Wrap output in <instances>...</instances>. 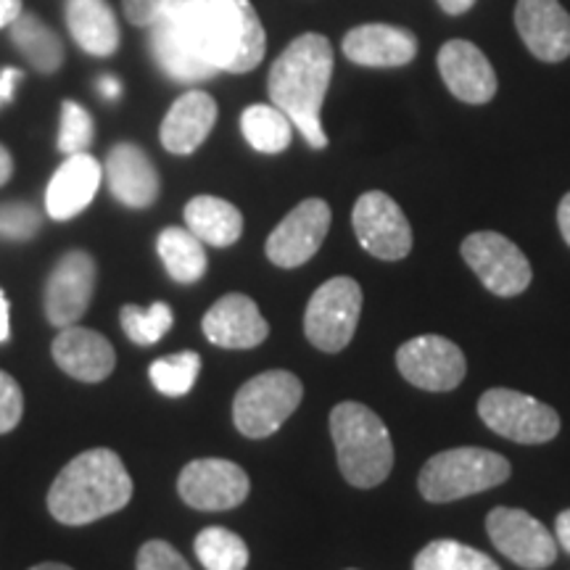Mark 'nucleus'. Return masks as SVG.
<instances>
[{
    "label": "nucleus",
    "instance_id": "1",
    "mask_svg": "<svg viewBox=\"0 0 570 570\" xmlns=\"http://www.w3.org/2000/svg\"><path fill=\"white\" fill-rule=\"evenodd\" d=\"M151 51L173 80L202 82L259 67L267 35L248 0H173L151 24Z\"/></svg>",
    "mask_w": 570,
    "mask_h": 570
},
{
    "label": "nucleus",
    "instance_id": "2",
    "mask_svg": "<svg viewBox=\"0 0 570 570\" xmlns=\"http://www.w3.org/2000/svg\"><path fill=\"white\" fill-rule=\"evenodd\" d=\"M333 77V46L325 35L306 32L277 56L269 69V98L312 148H325L327 135L320 122L325 92Z\"/></svg>",
    "mask_w": 570,
    "mask_h": 570
},
{
    "label": "nucleus",
    "instance_id": "3",
    "mask_svg": "<svg viewBox=\"0 0 570 570\" xmlns=\"http://www.w3.org/2000/svg\"><path fill=\"white\" fill-rule=\"evenodd\" d=\"M132 499V479L114 449L82 452L56 475L48 510L63 525H88L114 515Z\"/></svg>",
    "mask_w": 570,
    "mask_h": 570
},
{
    "label": "nucleus",
    "instance_id": "4",
    "mask_svg": "<svg viewBox=\"0 0 570 570\" xmlns=\"http://www.w3.org/2000/svg\"><path fill=\"white\" fill-rule=\"evenodd\" d=\"M331 436L338 468L356 489H373L394 468V441L386 423L360 402H341L331 412Z\"/></svg>",
    "mask_w": 570,
    "mask_h": 570
},
{
    "label": "nucleus",
    "instance_id": "5",
    "mask_svg": "<svg viewBox=\"0 0 570 570\" xmlns=\"http://www.w3.org/2000/svg\"><path fill=\"white\" fill-rule=\"evenodd\" d=\"M510 473V462L502 454L481 446H458L428 460L417 487L428 502L444 504L494 489L508 481Z\"/></svg>",
    "mask_w": 570,
    "mask_h": 570
},
{
    "label": "nucleus",
    "instance_id": "6",
    "mask_svg": "<svg viewBox=\"0 0 570 570\" xmlns=\"http://www.w3.org/2000/svg\"><path fill=\"white\" fill-rule=\"evenodd\" d=\"M304 386L288 370H267L240 386L233 402L235 428L248 439H267L294 415Z\"/></svg>",
    "mask_w": 570,
    "mask_h": 570
},
{
    "label": "nucleus",
    "instance_id": "7",
    "mask_svg": "<svg viewBox=\"0 0 570 570\" xmlns=\"http://www.w3.org/2000/svg\"><path fill=\"white\" fill-rule=\"evenodd\" d=\"M362 315V288L354 277H331L312 294L304 333L320 352L336 354L352 344Z\"/></svg>",
    "mask_w": 570,
    "mask_h": 570
},
{
    "label": "nucleus",
    "instance_id": "8",
    "mask_svg": "<svg viewBox=\"0 0 570 570\" xmlns=\"http://www.w3.org/2000/svg\"><path fill=\"white\" fill-rule=\"evenodd\" d=\"M487 428L518 444H547L560 433V415L550 404L512 389H491L479 399Z\"/></svg>",
    "mask_w": 570,
    "mask_h": 570
},
{
    "label": "nucleus",
    "instance_id": "9",
    "mask_svg": "<svg viewBox=\"0 0 570 570\" xmlns=\"http://www.w3.org/2000/svg\"><path fill=\"white\" fill-rule=\"evenodd\" d=\"M462 259L481 277L494 296H518L531 285V265L525 254L504 235L481 230L462 240Z\"/></svg>",
    "mask_w": 570,
    "mask_h": 570
},
{
    "label": "nucleus",
    "instance_id": "10",
    "mask_svg": "<svg viewBox=\"0 0 570 570\" xmlns=\"http://www.w3.org/2000/svg\"><path fill=\"white\" fill-rule=\"evenodd\" d=\"M352 225L356 240L375 259L399 262L412 252V227L402 206L383 190H370L354 204Z\"/></svg>",
    "mask_w": 570,
    "mask_h": 570
},
{
    "label": "nucleus",
    "instance_id": "11",
    "mask_svg": "<svg viewBox=\"0 0 570 570\" xmlns=\"http://www.w3.org/2000/svg\"><path fill=\"white\" fill-rule=\"evenodd\" d=\"M491 544L525 570H544L558 560V539L525 510L494 508L487 518Z\"/></svg>",
    "mask_w": 570,
    "mask_h": 570
},
{
    "label": "nucleus",
    "instance_id": "12",
    "mask_svg": "<svg viewBox=\"0 0 570 570\" xmlns=\"http://www.w3.org/2000/svg\"><path fill=\"white\" fill-rule=\"evenodd\" d=\"M183 502L194 510L223 512L233 510L246 502L252 483H248L246 470L230 460H194L183 468L180 481H177Z\"/></svg>",
    "mask_w": 570,
    "mask_h": 570
},
{
    "label": "nucleus",
    "instance_id": "13",
    "mask_svg": "<svg viewBox=\"0 0 570 570\" xmlns=\"http://www.w3.org/2000/svg\"><path fill=\"white\" fill-rule=\"evenodd\" d=\"M396 367L412 386L423 391H454L468 373L465 354L444 336L410 338L399 346Z\"/></svg>",
    "mask_w": 570,
    "mask_h": 570
},
{
    "label": "nucleus",
    "instance_id": "14",
    "mask_svg": "<svg viewBox=\"0 0 570 570\" xmlns=\"http://www.w3.org/2000/svg\"><path fill=\"white\" fill-rule=\"evenodd\" d=\"M331 206L323 198H306L294 212L285 214L281 225L267 238V259L275 267L294 269L312 259L331 230Z\"/></svg>",
    "mask_w": 570,
    "mask_h": 570
},
{
    "label": "nucleus",
    "instance_id": "15",
    "mask_svg": "<svg viewBox=\"0 0 570 570\" xmlns=\"http://www.w3.org/2000/svg\"><path fill=\"white\" fill-rule=\"evenodd\" d=\"M96 291V262L88 252L63 254L46 283V317L56 327L75 325L88 312Z\"/></svg>",
    "mask_w": 570,
    "mask_h": 570
},
{
    "label": "nucleus",
    "instance_id": "16",
    "mask_svg": "<svg viewBox=\"0 0 570 570\" xmlns=\"http://www.w3.org/2000/svg\"><path fill=\"white\" fill-rule=\"evenodd\" d=\"M515 27L537 59L560 63L570 56V13L560 0H518Z\"/></svg>",
    "mask_w": 570,
    "mask_h": 570
},
{
    "label": "nucleus",
    "instance_id": "17",
    "mask_svg": "<svg viewBox=\"0 0 570 570\" xmlns=\"http://www.w3.org/2000/svg\"><path fill=\"white\" fill-rule=\"evenodd\" d=\"M439 71L460 101L481 106L497 96V71L481 48L470 40L444 42L439 51Z\"/></svg>",
    "mask_w": 570,
    "mask_h": 570
},
{
    "label": "nucleus",
    "instance_id": "18",
    "mask_svg": "<svg viewBox=\"0 0 570 570\" xmlns=\"http://www.w3.org/2000/svg\"><path fill=\"white\" fill-rule=\"evenodd\" d=\"M104 180L101 161L85 154H71L56 169L46 190V212L56 223H67L90 206Z\"/></svg>",
    "mask_w": 570,
    "mask_h": 570
},
{
    "label": "nucleus",
    "instance_id": "19",
    "mask_svg": "<svg viewBox=\"0 0 570 570\" xmlns=\"http://www.w3.org/2000/svg\"><path fill=\"white\" fill-rule=\"evenodd\" d=\"M111 196L130 209H148L159 198L161 183L154 161L132 142H119L106 156L104 167Z\"/></svg>",
    "mask_w": 570,
    "mask_h": 570
},
{
    "label": "nucleus",
    "instance_id": "20",
    "mask_svg": "<svg viewBox=\"0 0 570 570\" xmlns=\"http://www.w3.org/2000/svg\"><path fill=\"white\" fill-rule=\"evenodd\" d=\"M204 336L223 348H254L269 336L267 320L262 317L254 298L227 294L204 315Z\"/></svg>",
    "mask_w": 570,
    "mask_h": 570
},
{
    "label": "nucleus",
    "instance_id": "21",
    "mask_svg": "<svg viewBox=\"0 0 570 570\" xmlns=\"http://www.w3.org/2000/svg\"><path fill=\"white\" fill-rule=\"evenodd\" d=\"M53 360L63 373L82 383H101L117 367V352L101 333L67 325L53 341Z\"/></svg>",
    "mask_w": 570,
    "mask_h": 570
},
{
    "label": "nucleus",
    "instance_id": "22",
    "mask_svg": "<svg viewBox=\"0 0 570 570\" xmlns=\"http://www.w3.org/2000/svg\"><path fill=\"white\" fill-rule=\"evenodd\" d=\"M341 48H344V56L352 63L373 69L404 67L417 56L415 35L391 24L354 27Z\"/></svg>",
    "mask_w": 570,
    "mask_h": 570
},
{
    "label": "nucleus",
    "instance_id": "23",
    "mask_svg": "<svg viewBox=\"0 0 570 570\" xmlns=\"http://www.w3.org/2000/svg\"><path fill=\"white\" fill-rule=\"evenodd\" d=\"M214 122H217V101L209 92H183L161 122V146L177 156L194 154L209 138Z\"/></svg>",
    "mask_w": 570,
    "mask_h": 570
},
{
    "label": "nucleus",
    "instance_id": "24",
    "mask_svg": "<svg viewBox=\"0 0 570 570\" xmlns=\"http://www.w3.org/2000/svg\"><path fill=\"white\" fill-rule=\"evenodd\" d=\"M67 27L85 53H117L119 24L106 0H67Z\"/></svg>",
    "mask_w": 570,
    "mask_h": 570
},
{
    "label": "nucleus",
    "instance_id": "25",
    "mask_svg": "<svg viewBox=\"0 0 570 570\" xmlns=\"http://www.w3.org/2000/svg\"><path fill=\"white\" fill-rule=\"evenodd\" d=\"M185 225L204 246L227 248L244 233V214L225 198L196 196L185 206Z\"/></svg>",
    "mask_w": 570,
    "mask_h": 570
},
{
    "label": "nucleus",
    "instance_id": "26",
    "mask_svg": "<svg viewBox=\"0 0 570 570\" xmlns=\"http://www.w3.org/2000/svg\"><path fill=\"white\" fill-rule=\"evenodd\" d=\"M13 48L24 56L32 69L40 75H53L63 61V46L51 27L46 21L35 17V13H21V17L9 27Z\"/></svg>",
    "mask_w": 570,
    "mask_h": 570
},
{
    "label": "nucleus",
    "instance_id": "27",
    "mask_svg": "<svg viewBox=\"0 0 570 570\" xmlns=\"http://www.w3.org/2000/svg\"><path fill=\"white\" fill-rule=\"evenodd\" d=\"M161 265L177 283H198L206 275V248L188 227H167L156 240Z\"/></svg>",
    "mask_w": 570,
    "mask_h": 570
},
{
    "label": "nucleus",
    "instance_id": "28",
    "mask_svg": "<svg viewBox=\"0 0 570 570\" xmlns=\"http://www.w3.org/2000/svg\"><path fill=\"white\" fill-rule=\"evenodd\" d=\"M240 130L254 151L283 154L294 138V122L275 104H254L240 114Z\"/></svg>",
    "mask_w": 570,
    "mask_h": 570
},
{
    "label": "nucleus",
    "instance_id": "29",
    "mask_svg": "<svg viewBox=\"0 0 570 570\" xmlns=\"http://www.w3.org/2000/svg\"><path fill=\"white\" fill-rule=\"evenodd\" d=\"M194 550L206 570H246L248 566L246 541L223 525H212L198 533Z\"/></svg>",
    "mask_w": 570,
    "mask_h": 570
},
{
    "label": "nucleus",
    "instance_id": "30",
    "mask_svg": "<svg viewBox=\"0 0 570 570\" xmlns=\"http://www.w3.org/2000/svg\"><path fill=\"white\" fill-rule=\"evenodd\" d=\"M415 570H502L489 554L454 539L431 541L415 558Z\"/></svg>",
    "mask_w": 570,
    "mask_h": 570
},
{
    "label": "nucleus",
    "instance_id": "31",
    "mask_svg": "<svg viewBox=\"0 0 570 570\" xmlns=\"http://www.w3.org/2000/svg\"><path fill=\"white\" fill-rule=\"evenodd\" d=\"M198 373H202V356L196 352H180L151 362L148 377H151L154 389L159 391V394L185 396L196 386Z\"/></svg>",
    "mask_w": 570,
    "mask_h": 570
},
{
    "label": "nucleus",
    "instance_id": "32",
    "mask_svg": "<svg viewBox=\"0 0 570 570\" xmlns=\"http://www.w3.org/2000/svg\"><path fill=\"white\" fill-rule=\"evenodd\" d=\"M122 331L138 346L159 344L173 331V309L164 302H156L148 309L127 304L122 306Z\"/></svg>",
    "mask_w": 570,
    "mask_h": 570
},
{
    "label": "nucleus",
    "instance_id": "33",
    "mask_svg": "<svg viewBox=\"0 0 570 570\" xmlns=\"http://www.w3.org/2000/svg\"><path fill=\"white\" fill-rule=\"evenodd\" d=\"M92 119L80 104H61V130H59V151L61 154H85L92 142Z\"/></svg>",
    "mask_w": 570,
    "mask_h": 570
},
{
    "label": "nucleus",
    "instance_id": "34",
    "mask_svg": "<svg viewBox=\"0 0 570 570\" xmlns=\"http://www.w3.org/2000/svg\"><path fill=\"white\" fill-rule=\"evenodd\" d=\"M40 230V214L30 204H0V238L30 240Z\"/></svg>",
    "mask_w": 570,
    "mask_h": 570
},
{
    "label": "nucleus",
    "instance_id": "35",
    "mask_svg": "<svg viewBox=\"0 0 570 570\" xmlns=\"http://www.w3.org/2000/svg\"><path fill=\"white\" fill-rule=\"evenodd\" d=\"M138 570H194L167 541H146L138 552Z\"/></svg>",
    "mask_w": 570,
    "mask_h": 570
},
{
    "label": "nucleus",
    "instance_id": "36",
    "mask_svg": "<svg viewBox=\"0 0 570 570\" xmlns=\"http://www.w3.org/2000/svg\"><path fill=\"white\" fill-rule=\"evenodd\" d=\"M24 415V394L9 373L0 370V433H9Z\"/></svg>",
    "mask_w": 570,
    "mask_h": 570
},
{
    "label": "nucleus",
    "instance_id": "37",
    "mask_svg": "<svg viewBox=\"0 0 570 570\" xmlns=\"http://www.w3.org/2000/svg\"><path fill=\"white\" fill-rule=\"evenodd\" d=\"M173 0H122L125 17L132 21L135 27H151L164 11L169 9Z\"/></svg>",
    "mask_w": 570,
    "mask_h": 570
},
{
    "label": "nucleus",
    "instance_id": "38",
    "mask_svg": "<svg viewBox=\"0 0 570 570\" xmlns=\"http://www.w3.org/2000/svg\"><path fill=\"white\" fill-rule=\"evenodd\" d=\"M21 69H13V67H6L0 71V104H9L13 98V90H17V85L21 82Z\"/></svg>",
    "mask_w": 570,
    "mask_h": 570
},
{
    "label": "nucleus",
    "instance_id": "39",
    "mask_svg": "<svg viewBox=\"0 0 570 570\" xmlns=\"http://www.w3.org/2000/svg\"><path fill=\"white\" fill-rule=\"evenodd\" d=\"M554 539H558V547H562L570 554V510H562L558 515V523H554Z\"/></svg>",
    "mask_w": 570,
    "mask_h": 570
},
{
    "label": "nucleus",
    "instance_id": "40",
    "mask_svg": "<svg viewBox=\"0 0 570 570\" xmlns=\"http://www.w3.org/2000/svg\"><path fill=\"white\" fill-rule=\"evenodd\" d=\"M21 0H0V30L11 27L21 17Z\"/></svg>",
    "mask_w": 570,
    "mask_h": 570
},
{
    "label": "nucleus",
    "instance_id": "41",
    "mask_svg": "<svg viewBox=\"0 0 570 570\" xmlns=\"http://www.w3.org/2000/svg\"><path fill=\"white\" fill-rule=\"evenodd\" d=\"M98 90H101V96L106 98V101H119L122 98V82L117 80V77L111 75H104L101 80H98Z\"/></svg>",
    "mask_w": 570,
    "mask_h": 570
},
{
    "label": "nucleus",
    "instance_id": "42",
    "mask_svg": "<svg viewBox=\"0 0 570 570\" xmlns=\"http://www.w3.org/2000/svg\"><path fill=\"white\" fill-rule=\"evenodd\" d=\"M11 336V304L0 288V344H6Z\"/></svg>",
    "mask_w": 570,
    "mask_h": 570
},
{
    "label": "nucleus",
    "instance_id": "43",
    "mask_svg": "<svg viewBox=\"0 0 570 570\" xmlns=\"http://www.w3.org/2000/svg\"><path fill=\"white\" fill-rule=\"evenodd\" d=\"M558 225H560L562 238H566V244L570 246V194L562 196V202H560V209H558Z\"/></svg>",
    "mask_w": 570,
    "mask_h": 570
},
{
    "label": "nucleus",
    "instance_id": "44",
    "mask_svg": "<svg viewBox=\"0 0 570 570\" xmlns=\"http://www.w3.org/2000/svg\"><path fill=\"white\" fill-rule=\"evenodd\" d=\"M439 6L449 13V17H460V13H468L473 9L475 0H439Z\"/></svg>",
    "mask_w": 570,
    "mask_h": 570
},
{
    "label": "nucleus",
    "instance_id": "45",
    "mask_svg": "<svg viewBox=\"0 0 570 570\" xmlns=\"http://www.w3.org/2000/svg\"><path fill=\"white\" fill-rule=\"evenodd\" d=\"M11 175H13V159H11L9 148L0 146V188L11 180Z\"/></svg>",
    "mask_w": 570,
    "mask_h": 570
},
{
    "label": "nucleus",
    "instance_id": "46",
    "mask_svg": "<svg viewBox=\"0 0 570 570\" xmlns=\"http://www.w3.org/2000/svg\"><path fill=\"white\" fill-rule=\"evenodd\" d=\"M30 570H75V568L61 566V562H40V566H35Z\"/></svg>",
    "mask_w": 570,
    "mask_h": 570
}]
</instances>
